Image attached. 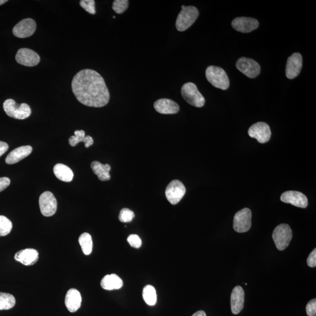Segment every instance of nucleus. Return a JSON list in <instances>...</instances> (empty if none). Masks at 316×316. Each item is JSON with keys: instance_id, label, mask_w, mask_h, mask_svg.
I'll use <instances>...</instances> for the list:
<instances>
[{"instance_id": "obj_31", "label": "nucleus", "mask_w": 316, "mask_h": 316, "mask_svg": "<svg viewBox=\"0 0 316 316\" xmlns=\"http://www.w3.org/2000/svg\"><path fill=\"white\" fill-rule=\"evenodd\" d=\"M135 217V214L128 208H125L120 211L119 220L123 223H129Z\"/></svg>"}, {"instance_id": "obj_2", "label": "nucleus", "mask_w": 316, "mask_h": 316, "mask_svg": "<svg viewBox=\"0 0 316 316\" xmlns=\"http://www.w3.org/2000/svg\"><path fill=\"white\" fill-rule=\"evenodd\" d=\"M198 15L199 12L195 6L182 5V11L179 13L176 21V28L181 32L187 30L196 20Z\"/></svg>"}, {"instance_id": "obj_30", "label": "nucleus", "mask_w": 316, "mask_h": 316, "mask_svg": "<svg viewBox=\"0 0 316 316\" xmlns=\"http://www.w3.org/2000/svg\"><path fill=\"white\" fill-rule=\"evenodd\" d=\"M128 0H116L113 2V9L117 14H121L125 12L128 7Z\"/></svg>"}, {"instance_id": "obj_8", "label": "nucleus", "mask_w": 316, "mask_h": 316, "mask_svg": "<svg viewBox=\"0 0 316 316\" xmlns=\"http://www.w3.org/2000/svg\"><path fill=\"white\" fill-rule=\"evenodd\" d=\"M236 67L241 72L251 79L256 77L260 72V65L250 58H240L237 62Z\"/></svg>"}, {"instance_id": "obj_37", "label": "nucleus", "mask_w": 316, "mask_h": 316, "mask_svg": "<svg viewBox=\"0 0 316 316\" xmlns=\"http://www.w3.org/2000/svg\"><path fill=\"white\" fill-rule=\"evenodd\" d=\"M8 149V144L4 142L0 141V156L4 154Z\"/></svg>"}, {"instance_id": "obj_13", "label": "nucleus", "mask_w": 316, "mask_h": 316, "mask_svg": "<svg viewBox=\"0 0 316 316\" xmlns=\"http://www.w3.org/2000/svg\"><path fill=\"white\" fill-rule=\"evenodd\" d=\"M37 24L33 19L26 18L19 21L12 29L13 34L16 37L25 38L31 37L35 33Z\"/></svg>"}, {"instance_id": "obj_24", "label": "nucleus", "mask_w": 316, "mask_h": 316, "mask_svg": "<svg viewBox=\"0 0 316 316\" xmlns=\"http://www.w3.org/2000/svg\"><path fill=\"white\" fill-rule=\"evenodd\" d=\"M54 172L56 177L62 181L70 182L73 180V172L66 165L62 164H57L54 168Z\"/></svg>"}, {"instance_id": "obj_6", "label": "nucleus", "mask_w": 316, "mask_h": 316, "mask_svg": "<svg viewBox=\"0 0 316 316\" xmlns=\"http://www.w3.org/2000/svg\"><path fill=\"white\" fill-rule=\"evenodd\" d=\"M275 246L279 251L287 248L292 239V231L288 224H281L277 226L272 234Z\"/></svg>"}, {"instance_id": "obj_33", "label": "nucleus", "mask_w": 316, "mask_h": 316, "mask_svg": "<svg viewBox=\"0 0 316 316\" xmlns=\"http://www.w3.org/2000/svg\"><path fill=\"white\" fill-rule=\"evenodd\" d=\"M127 242H128L129 245L135 249H139L142 246V241L140 237L136 234H131L130 235L128 239H127Z\"/></svg>"}, {"instance_id": "obj_35", "label": "nucleus", "mask_w": 316, "mask_h": 316, "mask_svg": "<svg viewBox=\"0 0 316 316\" xmlns=\"http://www.w3.org/2000/svg\"><path fill=\"white\" fill-rule=\"evenodd\" d=\"M307 263L309 266L311 268H315L316 266V249H314V251L309 255Z\"/></svg>"}, {"instance_id": "obj_20", "label": "nucleus", "mask_w": 316, "mask_h": 316, "mask_svg": "<svg viewBox=\"0 0 316 316\" xmlns=\"http://www.w3.org/2000/svg\"><path fill=\"white\" fill-rule=\"evenodd\" d=\"M81 301L82 299L79 291L76 289H70L67 291L65 297V305L68 311L74 313L80 308Z\"/></svg>"}, {"instance_id": "obj_12", "label": "nucleus", "mask_w": 316, "mask_h": 316, "mask_svg": "<svg viewBox=\"0 0 316 316\" xmlns=\"http://www.w3.org/2000/svg\"><path fill=\"white\" fill-rule=\"evenodd\" d=\"M15 60L19 64L27 67H33L40 63L41 58L34 51L28 48L19 49L15 56Z\"/></svg>"}, {"instance_id": "obj_16", "label": "nucleus", "mask_w": 316, "mask_h": 316, "mask_svg": "<svg viewBox=\"0 0 316 316\" xmlns=\"http://www.w3.org/2000/svg\"><path fill=\"white\" fill-rule=\"evenodd\" d=\"M231 25L237 31L243 33H249L258 27L259 22L255 18L239 17L234 19Z\"/></svg>"}, {"instance_id": "obj_18", "label": "nucleus", "mask_w": 316, "mask_h": 316, "mask_svg": "<svg viewBox=\"0 0 316 316\" xmlns=\"http://www.w3.org/2000/svg\"><path fill=\"white\" fill-rule=\"evenodd\" d=\"M14 258L17 261L24 265H33L38 261L39 253L38 251L35 249L22 250L15 253Z\"/></svg>"}, {"instance_id": "obj_3", "label": "nucleus", "mask_w": 316, "mask_h": 316, "mask_svg": "<svg viewBox=\"0 0 316 316\" xmlns=\"http://www.w3.org/2000/svg\"><path fill=\"white\" fill-rule=\"evenodd\" d=\"M206 76L208 82L218 89L227 90L230 86V80L227 74L222 68L210 66L206 70Z\"/></svg>"}, {"instance_id": "obj_17", "label": "nucleus", "mask_w": 316, "mask_h": 316, "mask_svg": "<svg viewBox=\"0 0 316 316\" xmlns=\"http://www.w3.org/2000/svg\"><path fill=\"white\" fill-rule=\"evenodd\" d=\"M244 293L242 287L237 286L233 290L231 295V312L234 315L239 314L244 306Z\"/></svg>"}, {"instance_id": "obj_7", "label": "nucleus", "mask_w": 316, "mask_h": 316, "mask_svg": "<svg viewBox=\"0 0 316 316\" xmlns=\"http://www.w3.org/2000/svg\"><path fill=\"white\" fill-rule=\"evenodd\" d=\"M252 213L249 208H244L238 211L234 217L233 228L237 233L249 231L252 227Z\"/></svg>"}, {"instance_id": "obj_29", "label": "nucleus", "mask_w": 316, "mask_h": 316, "mask_svg": "<svg viewBox=\"0 0 316 316\" xmlns=\"http://www.w3.org/2000/svg\"><path fill=\"white\" fill-rule=\"evenodd\" d=\"M12 229L11 221L4 216H0V237L7 236Z\"/></svg>"}, {"instance_id": "obj_25", "label": "nucleus", "mask_w": 316, "mask_h": 316, "mask_svg": "<svg viewBox=\"0 0 316 316\" xmlns=\"http://www.w3.org/2000/svg\"><path fill=\"white\" fill-rule=\"evenodd\" d=\"M80 142L84 143V146L86 148H89L94 143L92 136H85V132L83 130H76L74 131V135L70 136L69 139V144L71 146H75Z\"/></svg>"}, {"instance_id": "obj_19", "label": "nucleus", "mask_w": 316, "mask_h": 316, "mask_svg": "<svg viewBox=\"0 0 316 316\" xmlns=\"http://www.w3.org/2000/svg\"><path fill=\"white\" fill-rule=\"evenodd\" d=\"M154 107L156 112L163 115H174L178 113L180 109L177 103L168 99L156 101Z\"/></svg>"}, {"instance_id": "obj_21", "label": "nucleus", "mask_w": 316, "mask_h": 316, "mask_svg": "<svg viewBox=\"0 0 316 316\" xmlns=\"http://www.w3.org/2000/svg\"><path fill=\"white\" fill-rule=\"evenodd\" d=\"M32 148L31 146H22L13 150L6 156L5 162L7 164H16L31 154Z\"/></svg>"}, {"instance_id": "obj_1", "label": "nucleus", "mask_w": 316, "mask_h": 316, "mask_svg": "<svg viewBox=\"0 0 316 316\" xmlns=\"http://www.w3.org/2000/svg\"><path fill=\"white\" fill-rule=\"evenodd\" d=\"M71 89L77 100L84 106L103 107L109 102L110 93L105 81L95 70L79 71L73 77Z\"/></svg>"}, {"instance_id": "obj_9", "label": "nucleus", "mask_w": 316, "mask_h": 316, "mask_svg": "<svg viewBox=\"0 0 316 316\" xmlns=\"http://www.w3.org/2000/svg\"><path fill=\"white\" fill-rule=\"evenodd\" d=\"M40 207L42 214L45 217L53 216L57 210V200L51 191H45L39 200Z\"/></svg>"}, {"instance_id": "obj_10", "label": "nucleus", "mask_w": 316, "mask_h": 316, "mask_svg": "<svg viewBox=\"0 0 316 316\" xmlns=\"http://www.w3.org/2000/svg\"><path fill=\"white\" fill-rule=\"evenodd\" d=\"M186 188L183 184L178 180L172 181L168 185L165 190L167 200L173 205L177 204L184 197Z\"/></svg>"}, {"instance_id": "obj_23", "label": "nucleus", "mask_w": 316, "mask_h": 316, "mask_svg": "<svg viewBox=\"0 0 316 316\" xmlns=\"http://www.w3.org/2000/svg\"><path fill=\"white\" fill-rule=\"evenodd\" d=\"M91 168H92L94 174L97 176L100 181H107L111 179L110 165H103L99 162L93 161L91 164Z\"/></svg>"}, {"instance_id": "obj_5", "label": "nucleus", "mask_w": 316, "mask_h": 316, "mask_svg": "<svg viewBox=\"0 0 316 316\" xmlns=\"http://www.w3.org/2000/svg\"><path fill=\"white\" fill-rule=\"evenodd\" d=\"M181 94L186 102L194 107H202L206 102L204 97L193 83H185L182 87Z\"/></svg>"}, {"instance_id": "obj_32", "label": "nucleus", "mask_w": 316, "mask_h": 316, "mask_svg": "<svg viewBox=\"0 0 316 316\" xmlns=\"http://www.w3.org/2000/svg\"><path fill=\"white\" fill-rule=\"evenodd\" d=\"M80 5L84 9L91 14H96L95 1L94 0H81Z\"/></svg>"}, {"instance_id": "obj_22", "label": "nucleus", "mask_w": 316, "mask_h": 316, "mask_svg": "<svg viewBox=\"0 0 316 316\" xmlns=\"http://www.w3.org/2000/svg\"><path fill=\"white\" fill-rule=\"evenodd\" d=\"M123 286V280L116 274L107 275L101 281V286L107 291L119 289L122 288Z\"/></svg>"}, {"instance_id": "obj_14", "label": "nucleus", "mask_w": 316, "mask_h": 316, "mask_svg": "<svg viewBox=\"0 0 316 316\" xmlns=\"http://www.w3.org/2000/svg\"><path fill=\"white\" fill-rule=\"evenodd\" d=\"M281 200L284 203H289L298 207L306 208L308 206L307 197L301 192L298 191L284 192L281 195Z\"/></svg>"}, {"instance_id": "obj_11", "label": "nucleus", "mask_w": 316, "mask_h": 316, "mask_svg": "<svg viewBox=\"0 0 316 316\" xmlns=\"http://www.w3.org/2000/svg\"><path fill=\"white\" fill-rule=\"evenodd\" d=\"M249 135L255 138L260 144L268 142L271 136V131L268 125L263 122L254 124L249 129Z\"/></svg>"}, {"instance_id": "obj_4", "label": "nucleus", "mask_w": 316, "mask_h": 316, "mask_svg": "<svg viewBox=\"0 0 316 316\" xmlns=\"http://www.w3.org/2000/svg\"><path fill=\"white\" fill-rule=\"evenodd\" d=\"M3 109L6 115L18 120L27 119L31 114V109L27 104H18L12 99L6 100L3 104Z\"/></svg>"}, {"instance_id": "obj_39", "label": "nucleus", "mask_w": 316, "mask_h": 316, "mask_svg": "<svg viewBox=\"0 0 316 316\" xmlns=\"http://www.w3.org/2000/svg\"><path fill=\"white\" fill-rule=\"evenodd\" d=\"M7 1V0H0V5L5 4Z\"/></svg>"}, {"instance_id": "obj_15", "label": "nucleus", "mask_w": 316, "mask_h": 316, "mask_svg": "<svg viewBox=\"0 0 316 316\" xmlns=\"http://www.w3.org/2000/svg\"><path fill=\"white\" fill-rule=\"evenodd\" d=\"M302 57L299 53H294L288 59L286 66V76L289 79H295L301 73L302 68Z\"/></svg>"}, {"instance_id": "obj_28", "label": "nucleus", "mask_w": 316, "mask_h": 316, "mask_svg": "<svg viewBox=\"0 0 316 316\" xmlns=\"http://www.w3.org/2000/svg\"><path fill=\"white\" fill-rule=\"evenodd\" d=\"M14 296L4 292H0V311L9 310L15 305Z\"/></svg>"}, {"instance_id": "obj_36", "label": "nucleus", "mask_w": 316, "mask_h": 316, "mask_svg": "<svg viewBox=\"0 0 316 316\" xmlns=\"http://www.w3.org/2000/svg\"><path fill=\"white\" fill-rule=\"evenodd\" d=\"M10 184V179L8 178H0V192L5 190Z\"/></svg>"}, {"instance_id": "obj_27", "label": "nucleus", "mask_w": 316, "mask_h": 316, "mask_svg": "<svg viewBox=\"0 0 316 316\" xmlns=\"http://www.w3.org/2000/svg\"><path fill=\"white\" fill-rule=\"evenodd\" d=\"M143 298L146 304L149 306H154L157 301V295L154 286L146 285L143 289Z\"/></svg>"}, {"instance_id": "obj_26", "label": "nucleus", "mask_w": 316, "mask_h": 316, "mask_svg": "<svg viewBox=\"0 0 316 316\" xmlns=\"http://www.w3.org/2000/svg\"><path fill=\"white\" fill-rule=\"evenodd\" d=\"M79 243L82 250L83 252L85 255H90L92 252L93 250V241L92 236L87 233H84L81 234L79 239Z\"/></svg>"}, {"instance_id": "obj_34", "label": "nucleus", "mask_w": 316, "mask_h": 316, "mask_svg": "<svg viewBox=\"0 0 316 316\" xmlns=\"http://www.w3.org/2000/svg\"><path fill=\"white\" fill-rule=\"evenodd\" d=\"M306 313L308 316H316V299H314L308 302L306 307Z\"/></svg>"}, {"instance_id": "obj_38", "label": "nucleus", "mask_w": 316, "mask_h": 316, "mask_svg": "<svg viewBox=\"0 0 316 316\" xmlns=\"http://www.w3.org/2000/svg\"><path fill=\"white\" fill-rule=\"evenodd\" d=\"M192 316H206V314L204 311H200L195 313Z\"/></svg>"}]
</instances>
